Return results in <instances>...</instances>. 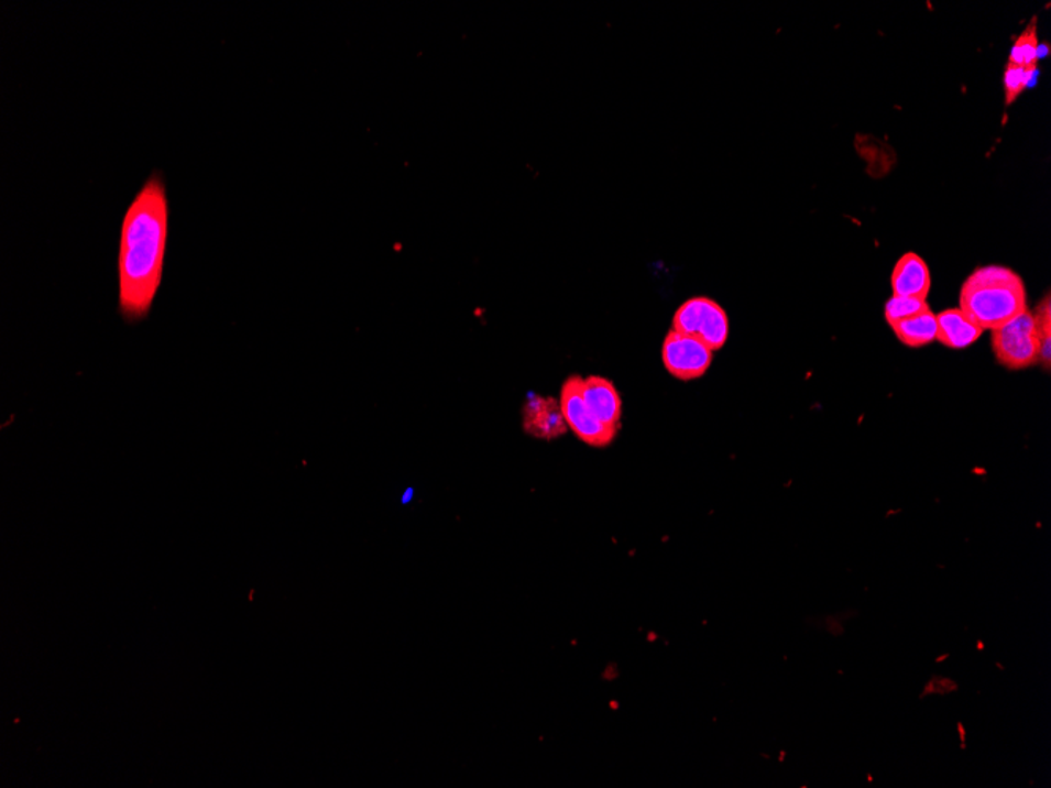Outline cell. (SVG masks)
Segmentation results:
<instances>
[{
    "mask_svg": "<svg viewBox=\"0 0 1051 788\" xmlns=\"http://www.w3.org/2000/svg\"><path fill=\"white\" fill-rule=\"evenodd\" d=\"M168 218L166 183L155 172L128 205L120 229L117 307L124 321L145 320L152 311L163 284Z\"/></svg>",
    "mask_w": 1051,
    "mask_h": 788,
    "instance_id": "1",
    "label": "cell"
},
{
    "mask_svg": "<svg viewBox=\"0 0 1051 788\" xmlns=\"http://www.w3.org/2000/svg\"><path fill=\"white\" fill-rule=\"evenodd\" d=\"M959 309L983 331H994L1028 310L1023 278L1010 267H976L963 282Z\"/></svg>",
    "mask_w": 1051,
    "mask_h": 788,
    "instance_id": "2",
    "label": "cell"
},
{
    "mask_svg": "<svg viewBox=\"0 0 1051 788\" xmlns=\"http://www.w3.org/2000/svg\"><path fill=\"white\" fill-rule=\"evenodd\" d=\"M990 332L996 361L1006 369L1025 370L1039 364V340L1031 310Z\"/></svg>",
    "mask_w": 1051,
    "mask_h": 788,
    "instance_id": "3",
    "label": "cell"
},
{
    "mask_svg": "<svg viewBox=\"0 0 1051 788\" xmlns=\"http://www.w3.org/2000/svg\"><path fill=\"white\" fill-rule=\"evenodd\" d=\"M672 329L688 333L704 342L712 351L721 350L729 339L726 310L710 298L698 296L688 299L677 309Z\"/></svg>",
    "mask_w": 1051,
    "mask_h": 788,
    "instance_id": "4",
    "label": "cell"
},
{
    "mask_svg": "<svg viewBox=\"0 0 1051 788\" xmlns=\"http://www.w3.org/2000/svg\"><path fill=\"white\" fill-rule=\"evenodd\" d=\"M582 377L570 376L560 388V409L567 427L582 442L592 447H606L614 441L617 428L602 423L589 408L582 397Z\"/></svg>",
    "mask_w": 1051,
    "mask_h": 788,
    "instance_id": "5",
    "label": "cell"
},
{
    "mask_svg": "<svg viewBox=\"0 0 1051 788\" xmlns=\"http://www.w3.org/2000/svg\"><path fill=\"white\" fill-rule=\"evenodd\" d=\"M661 355L666 370L680 381L704 376L713 361V351L704 342L676 329L666 336Z\"/></svg>",
    "mask_w": 1051,
    "mask_h": 788,
    "instance_id": "6",
    "label": "cell"
},
{
    "mask_svg": "<svg viewBox=\"0 0 1051 788\" xmlns=\"http://www.w3.org/2000/svg\"><path fill=\"white\" fill-rule=\"evenodd\" d=\"M523 428L534 438L551 441L566 435L569 427L563 419L560 403L556 398L530 394L527 395L525 408H523Z\"/></svg>",
    "mask_w": 1051,
    "mask_h": 788,
    "instance_id": "7",
    "label": "cell"
},
{
    "mask_svg": "<svg viewBox=\"0 0 1051 788\" xmlns=\"http://www.w3.org/2000/svg\"><path fill=\"white\" fill-rule=\"evenodd\" d=\"M891 288L895 296L928 299L932 288V274L924 259L915 252L900 256L893 270Z\"/></svg>",
    "mask_w": 1051,
    "mask_h": 788,
    "instance_id": "8",
    "label": "cell"
},
{
    "mask_svg": "<svg viewBox=\"0 0 1051 788\" xmlns=\"http://www.w3.org/2000/svg\"><path fill=\"white\" fill-rule=\"evenodd\" d=\"M582 397L591 412L602 423L618 428L622 416V401L614 384L602 376L582 377Z\"/></svg>",
    "mask_w": 1051,
    "mask_h": 788,
    "instance_id": "9",
    "label": "cell"
},
{
    "mask_svg": "<svg viewBox=\"0 0 1051 788\" xmlns=\"http://www.w3.org/2000/svg\"><path fill=\"white\" fill-rule=\"evenodd\" d=\"M937 342L952 350L972 347L984 331L966 317L959 307H952L937 315Z\"/></svg>",
    "mask_w": 1051,
    "mask_h": 788,
    "instance_id": "10",
    "label": "cell"
},
{
    "mask_svg": "<svg viewBox=\"0 0 1051 788\" xmlns=\"http://www.w3.org/2000/svg\"><path fill=\"white\" fill-rule=\"evenodd\" d=\"M897 339L910 348H921L937 342V315L932 309L897 321L891 326Z\"/></svg>",
    "mask_w": 1051,
    "mask_h": 788,
    "instance_id": "11",
    "label": "cell"
},
{
    "mask_svg": "<svg viewBox=\"0 0 1051 788\" xmlns=\"http://www.w3.org/2000/svg\"><path fill=\"white\" fill-rule=\"evenodd\" d=\"M1039 61V39L1038 20H1032L1023 32L1018 35L1010 50L1009 62L1007 64L1017 65L1023 68H1038Z\"/></svg>",
    "mask_w": 1051,
    "mask_h": 788,
    "instance_id": "12",
    "label": "cell"
},
{
    "mask_svg": "<svg viewBox=\"0 0 1051 788\" xmlns=\"http://www.w3.org/2000/svg\"><path fill=\"white\" fill-rule=\"evenodd\" d=\"M1032 317H1034L1036 333H1038L1039 340V364L1043 365V369L1050 370L1051 365V298L1050 295H1047L1045 298L1040 300L1036 310L1032 311Z\"/></svg>",
    "mask_w": 1051,
    "mask_h": 788,
    "instance_id": "13",
    "label": "cell"
},
{
    "mask_svg": "<svg viewBox=\"0 0 1051 788\" xmlns=\"http://www.w3.org/2000/svg\"><path fill=\"white\" fill-rule=\"evenodd\" d=\"M930 309L928 299L908 298V296H895L888 299L885 306V318L889 326L897 321L915 317Z\"/></svg>",
    "mask_w": 1051,
    "mask_h": 788,
    "instance_id": "14",
    "label": "cell"
},
{
    "mask_svg": "<svg viewBox=\"0 0 1051 788\" xmlns=\"http://www.w3.org/2000/svg\"><path fill=\"white\" fill-rule=\"evenodd\" d=\"M1036 72H1038V68L1017 67V65L1012 64L1006 65L1005 76H1003L1006 106L1012 105V102L1027 90Z\"/></svg>",
    "mask_w": 1051,
    "mask_h": 788,
    "instance_id": "15",
    "label": "cell"
}]
</instances>
